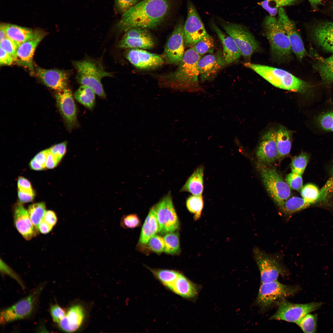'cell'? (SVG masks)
<instances>
[{
	"label": "cell",
	"mask_w": 333,
	"mask_h": 333,
	"mask_svg": "<svg viewBox=\"0 0 333 333\" xmlns=\"http://www.w3.org/2000/svg\"><path fill=\"white\" fill-rule=\"evenodd\" d=\"M170 7V0H142L123 14L117 28L124 32L135 27L155 28L165 20Z\"/></svg>",
	"instance_id": "obj_1"
},
{
	"label": "cell",
	"mask_w": 333,
	"mask_h": 333,
	"mask_svg": "<svg viewBox=\"0 0 333 333\" xmlns=\"http://www.w3.org/2000/svg\"><path fill=\"white\" fill-rule=\"evenodd\" d=\"M194 47L184 54L183 60L175 71L162 77L161 82L165 86L189 92L202 90L199 83L198 63L201 58Z\"/></svg>",
	"instance_id": "obj_2"
},
{
	"label": "cell",
	"mask_w": 333,
	"mask_h": 333,
	"mask_svg": "<svg viewBox=\"0 0 333 333\" xmlns=\"http://www.w3.org/2000/svg\"><path fill=\"white\" fill-rule=\"evenodd\" d=\"M244 64L276 87L304 95L310 100H315L314 88L310 84L285 70L249 62Z\"/></svg>",
	"instance_id": "obj_3"
},
{
	"label": "cell",
	"mask_w": 333,
	"mask_h": 333,
	"mask_svg": "<svg viewBox=\"0 0 333 333\" xmlns=\"http://www.w3.org/2000/svg\"><path fill=\"white\" fill-rule=\"evenodd\" d=\"M266 36L270 44L272 56L277 61L287 62L292 57L290 42L281 22L274 16H267L263 22Z\"/></svg>",
	"instance_id": "obj_4"
},
{
	"label": "cell",
	"mask_w": 333,
	"mask_h": 333,
	"mask_svg": "<svg viewBox=\"0 0 333 333\" xmlns=\"http://www.w3.org/2000/svg\"><path fill=\"white\" fill-rule=\"evenodd\" d=\"M72 64L76 70L77 82L91 88L99 97L105 98L101 80L105 77H112V74L105 71L101 63L93 60L74 61Z\"/></svg>",
	"instance_id": "obj_5"
},
{
	"label": "cell",
	"mask_w": 333,
	"mask_h": 333,
	"mask_svg": "<svg viewBox=\"0 0 333 333\" xmlns=\"http://www.w3.org/2000/svg\"><path fill=\"white\" fill-rule=\"evenodd\" d=\"M262 181L269 195L281 209L291 194L290 187L275 169L263 164L259 165Z\"/></svg>",
	"instance_id": "obj_6"
},
{
	"label": "cell",
	"mask_w": 333,
	"mask_h": 333,
	"mask_svg": "<svg viewBox=\"0 0 333 333\" xmlns=\"http://www.w3.org/2000/svg\"><path fill=\"white\" fill-rule=\"evenodd\" d=\"M278 309L269 319L282 320L296 323L302 317L319 308L322 302H312L305 304H295L287 301L285 298L276 302Z\"/></svg>",
	"instance_id": "obj_7"
},
{
	"label": "cell",
	"mask_w": 333,
	"mask_h": 333,
	"mask_svg": "<svg viewBox=\"0 0 333 333\" xmlns=\"http://www.w3.org/2000/svg\"><path fill=\"white\" fill-rule=\"evenodd\" d=\"M222 26L227 33L233 39L241 55L246 60H250L254 53L261 50L259 43L253 35L242 25L224 22Z\"/></svg>",
	"instance_id": "obj_8"
},
{
	"label": "cell",
	"mask_w": 333,
	"mask_h": 333,
	"mask_svg": "<svg viewBox=\"0 0 333 333\" xmlns=\"http://www.w3.org/2000/svg\"><path fill=\"white\" fill-rule=\"evenodd\" d=\"M300 289L298 286L284 285L277 280L261 283L255 303L261 308L265 309L279 299L293 295Z\"/></svg>",
	"instance_id": "obj_9"
},
{
	"label": "cell",
	"mask_w": 333,
	"mask_h": 333,
	"mask_svg": "<svg viewBox=\"0 0 333 333\" xmlns=\"http://www.w3.org/2000/svg\"><path fill=\"white\" fill-rule=\"evenodd\" d=\"M43 288L42 285L38 286L28 296L3 310L0 315V323L5 324L30 316Z\"/></svg>",
	"instance_id": "obj_10"
},
{
	"label": "cell",
	"mask_w": 333,
	"mask_h": 333,
	"mask_svg": "<svg viewBox=\"0 0 333 333\" xmlns=\"http://www.w3.org/2000/svg\"><path fill=\"white\" fill-rule=\"evenodd\" d=\"M160 234L176 231L179 222L170 192L154 206Z\"/></svg>",
	"instance_id": "obj_11"
},
{
	"label": "cell",
	"mask_w": 333,
	"mask_h": 333,
	"mask_svg": "<svg viewBox=\"0 0 333 333\" xmlns=\"http://www.w3.org/2000/svg\"><path fill=\"white\" fill-rule=\"evenodd\" d=\"M254 257L258 267L261 283L277 280L280 275H284L286 271L278 260L257 248L253 250Z\"/></svg>",
	"instance_id": "obj_12"
},
{
	"label": "cell",
	"mask_w": 333,
	"mask_h": 333,
	"mask_svg": "<svg viewBox=\"0 0 333 333\" xmlns=\"http://www.w3.org/2000/svg\"><path fill=\"white\" fill-rule=\"evenodd\" d=\"M183 31L185 45L190 47L208 34L195 6L190 1L187 2V15Z\"/></svg>",
	"instance_id": "obj_13"
},
{
	"label": "cell",
	"mask_w": 333,
	"mask_h": 333,
	"mask_svg": "<svg viewBox=\"0 0 333 333\" xmlns=\"http://www.w3.org/2000/svg\"><path fill=\"white\" fill-rule=\"evenodd\" d=\"M183 25L182 21L178 24L166 44L163 56L167 64L178 65L183 60L185 52Z\"/></svg>",
	"instance_id": "obj_14"
},
{
	"label": "cell",
	"mask_w": 333,
	"mask_h": 333,
	"mask_svg": "<svg viewBox=\"0 0 333 333\" xmlns=\"http://www.w3.org/2000/svg\"><path fill=\"white\" fill-rule=\"evenodd\" d=\"M57 105L67 129L71 131L78 125L77 109L72 91L67 87L55 95Z\"/></svg>",
	"instance_id": "obj_15"
},
{
	"label": "cell",
	"mask_w": 333,
	"mask_h": 333,
	"mask_svg": "<svg viewBox=\"0 0 333 333\" xmlns=\"http://www.w3.org/2000/svg\"><path fill=\"white\" fill-rule=\"evenodd\" d=\"M154 45V39L148 29L140 27L130 29L125 32L118 46L122 49H149Z\"/></svg>",
	"instance_id": "obj_16"
},
{
	"label": "cell",
	"mask_w": 333,
	"mask_h": 333,
	"mask_svg": "<svg viewBox=\"0 0 333 333\" xmlns=\"http://www.w3.org/2000/svg\"><path fill=\"white\" fill-rule=\"evenodd\" d=\"M125 56L134 66L142 69L155 68L162 65L165 62L163 55L151 53L139 48L127 50Z\"/></svg>",
	"instance_id": "obj_17"
},
{
	"label": "cell",
	"mask_w": 333,
	"mask_h": 333,
	"mask_svg": "<svg viewBox=\"0 0 333 333\" xmlns=\"http://www.w3.org/2000/svg\"><path fill=\"white\" fill-rule=\"evenodd\" d=\"M278 20L282 24L289 38L292 52L299 60H301L307 54L301 37L294 23L287 16L283 8L278 11Z\"/></svg>",
	"instance_id": "obj_18"
},
{
	"label": "cell",
	"mask_w": 333,
	"mask_h": 333,
	"mask_svg": "<svg viewBox=\"0 0 333 333\" xmlns=\"http://www.w3.org/2000/svg\"><path fill=\"white\" fill-rule=\"evenodd\" d=\"M276 131L272 129L261 138L256 152L257 157L261 164L266 165L273 163L280 157L276 142Z\"/></svg>",
	"instance_id": "obj_19"
},
{
	"label": "cell",
	"mask_w": 333,
	"mask_h": 333,
	"mask_svg": "<svg viewBox=\"0 0 333 333\" xmlns=\"http://www.w3.org/2000/svg\"><path fill=\"white\" fill-rule=\"evenodd\" d=\"M46 34V32L38 29L33 37L18 47L14 61L31 70H33V57L34 53L37 46Z\"/></svg>",
	"instance_id": "obj_20"
},
{
	"label": "cell",
	"mask_w": 333,
	"mask_h": 333,
	"mask_svg": "<svg viewBox=\"0 0 333 333\" xmlns=\"http://www.w3.org/2000/svg\"><path fill=\"white\" fill-rule=\"evenodd\" d=\"M36 73L46 86L57 92L62 91L67 88L69 74L66 71L36 67Z\"/></svg>",
	"instance_id": "obj_21"
},
{
	"label": "cell",
	"mask_w": 333,
	"mask_h": 333,
	"mask_svg": "<svg viewBox=\"0 0 333 333\" xmlns=\"http://www.w3.org/2000/svg\"><path fill=\"white\" fill-rule=\"evenodd\" d=\"M14 220L16 228L25 239L29 240L36 236L38 232L31 222L27 210L20 203L14 208Z\"/></svg>",
	"instance_id": "obj_22"
},
{
	"label": "cell",
	"mask_w": 333,
	"mask_h": 333,
	"mask_svg": "<svg viewBox=\"0 0 333 333\" xmlns=\"http://www.w3.org/2000/svg\"><path fill=\"white\" fill-rule=\"evenodd\" d=\"M225 64L222 55L208 54L201 58L198 68L201 81L212 79Z\"/></svg>",
	"instance_id": "obj_23"
},
{
	"label": "cell",
	"mask_w": 333,
	"mask_h": 333,
	"mask_svg": "<svg viewBox=\"0 0 333 333\" xmlns=\"http://www.w3.org/2000/svg\"><path fill=\"white\" fill-rule=\"evenodd\" d=\"M311 35L319 47L333 53V22H325L317 24L312 29Z\"/></svg>",
	"instance_id": "obj_24"
},
{
	"label": "cell",
	"mask_w": 333,
	"mask_h": 333,
	"mask_svg": "<svg viewBox=\"0 0 333 333\" xmlns=\"http://www.w3.org/2000/svg\"><path fill=\"white\" fill-rule=\"evenodd\" d=\"M84 309L82 306L76 305L71 307L64 317L58 323L59 327L66 332H74L81 326L84 318Z\"/></svg>",
	"instance_id": "obj_25"
},
{
	"label": "cell",
	"mask_w": 333,
	"mask_h": 333,
	"mask_svg": "<svg viewBox=\"0 0 333 333\" xmlns=\"http://www.w3.org/2000/svg\"><path fill=\"white\" fill-rule=\"evenodd\" d=\"M213 30L221 41L223 47V57L226 64L232 63L238 60L241 53L233 39L225 34L214 23L211 24Z\"/></svg>",
	"instance_id": "obj_26"
},
{
	"label": "cell",
	"mask_w": 333,
	"mask_h": 333,
	"mask_svg": "<svg viewBox=\"0 0 333 333\" xmlns=\"http://www.w3.org/2000/svg\"><path fill=\"white\" fill-rule=\"evenodd\" d=\"M166 287L175 294L185 298H194L198 293V289L195 284L180 273Z\"/></svg>",
	"instance_id": "obj_27"
},
{
	"label": "cell",
	"mask_w": 333,
	"mask_h": 333,
	"mask_svg": "<svg viewBox=\"0 0 333 333\" xmlns=\"http://www.w3.org/2000/svg\"><path fill=\"white\" fill-rule=\"evenodd\" d=\"M312 123L314 130L320 133H333V105L313 115Z\"/></svg>",
	"instance_id": "obj_28"
},
{
	"label": "cell",
	"mask_w": 333,
	"mask_h": 333,
	"mask_svg": "<svg viewBox=\"0 0 333 333\" xmlns=\"http://www.w3.org/2000/svg\"><path fill=\"white\" fill-rule=\"evenodd\" d=\"M7 37L18 47L33 37L38 29L33 30L14 24L4 23Z\"/></svg>",
	"instance_id": "obj_29"
},
{
	"label": "cell",
	"mask_w": 333,
	"mask_h": 333,
	"mask_svg": "<svg viewBox=\"0 0 333 333\" xmlns=\"http://www.w3.org/2000/svg\"><path fill=\"white\" fill-rule=\"evenodd\" d=\"M159 226L154 206L150 209L142 226L139 242L146 244L158 231Z\"/></svg>",
	"instance_id": "obj_30"
},
{
	"label": "cell",
	"mask_w": 333,
	"mask_h": 333,
	"mask_svg": "<svg viewBox=\"0 0 333 333\" xmlns=\"http://www.w3.org/2000/svg\"><path fill=\"white\" fill-rule=\"evenodd\" d=\"M204 167L199 166L188 178L180 191H187L195 195H202L203 184Z\"/></svg>",
	"instance_id": "obj_31"
},
{
	"label": "cell",
	"mask_w": 333,
	"mask_h": 333,
	"mask_svg": "<svg viewBox=\"0 0 333 333\" xmlns=\"http://www.w3.org/2000/svg\"><path fill=\"white\" fill-rule=\"evenodd\" d=\"M317 59L315 69L325 83L331 84L333 82V54L327 58L319 57Z\"/></svg>",
	"instance_id": "obj_32"
},
{
	"label": "cell",
	"mask_w": 333,
	"mask_h": 333,
	"mask_svg": "<svg viewBox=\"0 0 333 333\" xmlns=\"http://www.w3.org/2000/svg\"><path fill=\"white\" fill-rule=\"evenodd\" d=\"M290 130L280 126L276 131V142L279 157L288 154L291 147V134Z\"/></svg>",
	"instance_id": "obj_33"
},
{
	"label": "cell",
	"mask_w": 333,
	"mask_h": 333,
	"mask_svg": "<svg viewBox=\"0 0 333 333\" xmlns=\"http://www.w3.org/2000/svg\"><path fill=\"white\" fill-rule=\"evenodd\" d=\"M95 94L90 88L81 85L75 92L74 96L78 102L92 110L95 105Z\"/></svg>",
	"instance_id": "obj_34"
},
{
	"label": "cell",
	"mask_w": 333,
	"mask_h": 333,
	"mask_svg": "<svg viewBox=\"0 0 333 333\" xmlns=\"http://www.w3.org/2000/svg\"><path fill=\"white\" fill-rule=\"evenodd\" d=\"M27 211L32 224L38 232L39 224L46 212L45 203L41 202L31 204L29 206Z\"/></svg>",
	"instance_id": "obj_35"
},
{
	"label": "cell",
	"mask_w": 333,
	"mask_h": 333,
	"mask_svg": "<svg viewBox=\"0 0 333 333\" xmlns=\"http://www.w3.org/2000/svg\"><path fill=\"white\" fill-rule=\"evenodd\" d=\"M163 238L165 242L164 252L165 253L172 255L180 254L179 234L177 231L167 233Z\"/></svg>",
	"instance_id": "obj_36"
},
{
	"label": "cell",
	"mask_w": 333,
	"mask_h": 333,
	"mask_svg": "<svg viewBox=\"0 0 333 333\" xmlns=\"http://www.w3.org/2000/svg\"><path fill=\"white\" fill-rule=\"evenodd\" d=\"M298 0H265L259 4L269 13V15L274 16L280 8L293 5Z\"/></svg>",
	"instance_id": "obj_37"
},
{
	"label": "cell",
	"mask_w": 333,
	"mask_h": 333,
	"mask_svg": "<svg viewBox=\"0 0 333 333\" xmlns=\"http://www.w3.org/2000/svg\"><path fill=\"white\" fill-rule=\"evenodd\" d=\"M310 205L302 198L293 197L285 201L282 209L287 215H290L306 208Z\"/></svg>",
	"instance_id": "obj_38"
},
{
	"label": "cell",
	"mask_w": 333,
	"mask_h": 333,
	"mask_svg": "<svg viewBox=\"0 0 333 333\" xmlns=\"http://www.w3.org/2000/svg\"><path fill=\"white\" fill-rule=\"evenodd\" d=\"M318 319L317 314L309 313L302 317L296 323L304 333H315L317 331Z\"/></svg>",
	"instance_id": "obj_39"
},
{
	"label": "cell",
	"mask_w": 333,
	"mask_h": 333,
	"mask_svg": "<svg viewBox=\"0 0 333 333\" xmlns=\"http://www.w3.org/2000/svg\"><path fill=\"white\" fill-rule=\"evenodd\" d=\"M186 205L188 210L194 215L195 220H198L201 216L204 205L202 195H192L187 199Z\"/></svg>",
	"instance_id": "obj_40"
},
{
	"label": "cell",
	"mask_w": 333,
	"mask_h": 333,
	"mask_svg": "<svg viewBox=\"0 0 333 333\" xmlns=\"http://www.w3.org/2000/svg\"><path fill=\"white\" fill-rule=\"evenodd\" d=\"M302 198L310 205L319 202L320 191L318 187L312 183H308L301 189Z\"/></svg>",
	"instance_id": "obj_41"
},
{
	"label": "cell",
	"mask_w": 333,
	"mask_h": 333,
	"mask_svg": "<svg viewBox=\"0 0 333 333\" xmlns=\"http://www.w3.org/2000/svg\"><path fill=\"white\" fill-rule=\"evenodd\" d=\"M214 46L213 39L207 34L193 47L196 52L201 56L206 53H212Z\"/></svg>",
	"instance_id": "obj_42"
},
{
	"label": "cell",
	"mask_w": 333,
	"mask_h": 333,
	"mask_svg": "<svg viewBox=\"0 0 333 333\" xmlns=\"http://www.w3.org/2000/svg\"><path fill=\"white\" fill-rule=\"evenodd\" d=\"M309 158L308 155L304 152L294 157L291 164L292 172L302 175L308 163Z\"/></svg>",
	"instance_id": "obj_43"
},
{
	"label": "cell",
	"mask_w": 333,
	"mask_h": 333,
	"mask_svg": "<svg viewBox=\"0 0 333 333\" xmlns=\"http://www.w3.org/2000/svg\"><path fill=\"white\" fill-rule=\"evenodd\" d=\"M152 251L160 254L164 251L165 242L163 238L159 235H155L152 236L146 244Z\"/></svg>",
	"instance_id": "obj_44"
},
{
	"label": "cell",
	"mask_w": 333,
	"mask_h": 333,
	"mask_svg": "<svg viewBox=\"0 0 333 333\" xmlns=\"http://www.w3.org/2000/svg\"><path fill=\"white\" fill-rule=\"evenodd\" d=\"M141 224L140 219L135 214L123 216L120 223L121 226L125 228H135L140 226Z\"/></svg>",
	"instance_id": "obj_45"
},
{
	"label": "cell",
	"mask_w": 333,
	"mask_h": 333,
	"mask_svg": "<svg viewBox=\"0 0 333 333\" xmlns=\"http://www.w3.org/2000/svg\"><path fill=\"white\" fill-rule=\"evenodd\" d=\"M286 181L290 188L298 191L303 187V180L301 175L292 172L287 174Z\"/></svg>",
	"instance_id": "obj_46"
},
{
	"label": "cell",
	"mask_w": 333,
	"mask_h": 333,
	"mask_svg": "<svg viewBox=\"0 0 333 333\" xmlns=\"http://www.w3.org/2000/svg\"><path fill=\"white\" fill-rule=\"evenodd\" d=\"M67 142L54 145L49 148L50 152L58 163L65 155L67 150Z\"/></svg>",
	"instance_id": "obj_47"
},
{
	"label": "cell",
	"mask_w": 333,
	"mask_h": 333,
	"mask_svg": "<svg viewBox=\"0 0 333 333\" xmlns=\"http://www.w3.org/2000/svg\"><path fill=\"white\" fill-rule=\"evenodd\" d=\"M0 48L13 57L14 61L18 47L8 37L0 41Z\"/></svg>",
	"instance_id": "obj_48"
},
{
	"label": "cell",
	"mask_w": 333,
	"mask_h": 333,
	"mask_svg": "<svg viewBox=\"0 0 333 333\" xmlns=\"http://www.w3.org/2000/svg\"><path fill=\"white\" fill-rule=\"evenodd\" d=\"M139 0H115V8L119 12L124 13L133 7Z\"/></svg>",
	"instance_id": "obj_49"
},
{
	"label": "cell",
	"mask_w": 333,
	"mask_h": 333,
	"mask_svg": "<svg viewBox=\"0 0 333 333\" xmlns=\"http://www.w3.org/2000/svg\"><path fill=\"white\" fill-rule=\"evenodd\" d=\"M50 313L53 321L58 324L64 317L66 312L58 304H56L51 306Z\"/></svg>",
	"instance_id": "obj_50"
},
{
	"label": "cell",
	"mask_w": 333,
	"mask_h": 333,
	"mask_svg": "<svg viewBox=\"0 0 333 333\" xmlns=\"http://www.w3.org/2000/svg\"><path fill=\"white\" fill-rule=\"evenodd\" d=\"M17 185L18 191L32 195H35V192L32 189L31 183L27 179L22 176L19 177L18 180Z\"/></svg>",
	"instance_id": "obj_51"
},
{
	"label": "cell",
	"mask_w": 333,
	"mask_h": 333,
	"mask_svg": "<svg viewBox=\"0 0 333 333\" xmlns=\"http://www.w3.org/2000/svg\"><path fill=\"white\" fill-rule=\"evenodd\" d=\"M0 270L2 273L8 275L14 279L23 288H24L23 283L19 277L11 268L1 260L0 261Z\"/></svg>",
	"instance_id": "obj_52"
},
{
	"label": "cell",
	"mask_w": 333,
	"mask_h": 333,
	"mask_svg": "<svg viewBox=\"0 0 333 333\" xmlns=\"http://www.w3.org/2000/svg\"><path fill=\"white\" fill-rule=\"evenodd\" d=\"M14 62L13 57L3 49L0 50V64L2 65H9Z\"/></svg>",
	"instance_id": "obj_53"
},
{
	"label": "cell",
	"mask_w": 333,
	"mask_h": 333,
	"mask_svg": "<svg viewBox=\"0 0 333 333\" xmlns=\"http://www.w3.org/2000/svg\"><path fill=\"white\" fill-rule=\"evenodd\" d=\"M49 152V149L43 150L38 153L33 158L44 169L46 168L45 163Z\"/></svg>",
	"instance_id": "obj_54"
},
{
	"label": "cell",
	"mask_w": 333,
	"mask_h": 333,
	"mask_svg": "<svg viewBox=\"0 0 333 333\" xmlns=\"http://www.w3.org/2000/svg\"><path fill=\"white\" fill-rule=\"evenodd\" d=\"M43 219L53 227L56 224L57 220L56 213L51 210L46 211Z\"/></svg>",
	"instance_id": "obj_55"
},
{
	"label": "cell",
	"mask_w": 333,
	"mask_h": 333,
	"mask_svg": "<svg viewBox=\"0 0 333 333\" xmlns=\"http://www.w3.org/2000/svg\"><path fill=\"white\" fill-rule=\"evenodd\" d=\"M18 196L20 203L23 204L32 201L34 199L35 195L23 192L18 190Z\"/></svg>",
	"instance_id": "obj_56"
},
{
	"label": "cell",
	"mask_w": 333,
	"mask_h": 333,
	"mask_svg": "<svg viewBox=\"0 0 333 333\" xmlns=\"http://www.w3.org/2000/svg\"><path fill=\"white\" fill-rule=\"evenodd\" d=\"M58 164L50 152L49 150L45 163L46 168L52 169L56 167Z\"/></svg>",
	"instance_id": "obj_57"
},
{
	"label": "cell",
	"mask_w": 333,
	"mask_h": 333,
	"mask_svg": "<svg viewBox=\"0 0 333 333\" xmlns=\"http://www.w3.org/2000/svg\"><path fill=\"white\" fill-rule=\"evenodd\" d=\"M53 227L43 219L39 224V230L41 233L46 234L50 232Z\"/></svg>",
	"instance_id": "obj_58"
},
{
	"label": "cell",
	"mask_w": 333,
	"mask_h": 333,
	"mask_svg": "<svg viewBox=\"0 0 333 333\" xmlns=\"http://www.w3.org/2000/svg\"><path fill=\"white\" fill-rule=\"evenodd\" d=\"M29 166L31 169L34 170L40 171L43 170L45 169L41 165L38 163L33 158L30 162Z\"/></svg>",
	"instance_id": "obj_59"
},
{
	"label": "cell",
	"mask_w": 333,
	"mask_h": 333,
	"mask_svg": "<svg viewBox=\"0 0 333 333\" xmlns=\"http://www.w3.org/2000/svg\"><path fill=\"white\" fill-rule=\"evenodd\" d=\"M7 37L4 23L0 24V40H2Z\"/></svg>",
	"instance_id": "obj_60"
},
{
	"label": "cell",
	"mask_w": 333,
	"mask_h": 333,
	"mask_svg": "<svg viewBox=\"0 0 333 333\" xmlns=\"http://www.w3.org/2000/svg\"><path fill=\"white\" fill-rule=\"evenodd\" d=\"M311 6L314 8H316L319 5L323 4L325 0H308Z\"/></svg>",
	"instance_id": "obj_61"
},
{
	"label": "cell",
	"mask_w": 333,
	"mask_h": 333,
	"mask_svg": "<svg viewBox=\"0 0 333 333\" xmlns=\"http://www.w3.org/2000/svg\"><path fill=\"white\" fill-rule=\"evenodd\" d=\"M331 175H332V179L333 180V165H332V167L331 168Z\"/></svg>",
	"instance_id": "obj_62"
},
{
	"label": "cell",
	"mask_w": 333,
	"mask_h": 333,
	"mask_svg": "<svg viewBox=\"0 0 333 333\" xmlns=\"http://www.w3.org/2000/svg\"></svg>",
	"instance_id": "obj_63"
}]
</instances>
